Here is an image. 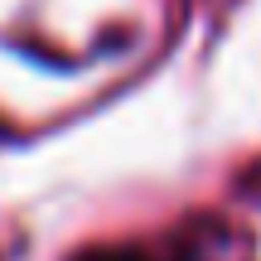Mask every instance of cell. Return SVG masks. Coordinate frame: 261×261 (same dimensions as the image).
<instances>
[{"mask_svg":"<svg viewBox=\"0 0 261 261\" xmlns=\"http://www.w3.org/2000/svg\"><path fill=\"white\" fill-rule=\"evenodd\" d=\"M83 261H150V256L126 252V247H112V252H92V256H83Z\"/></svg>","mask_w":261,"mask_h":261,"instance_id":"1","label":"cell"}]
</instances>
